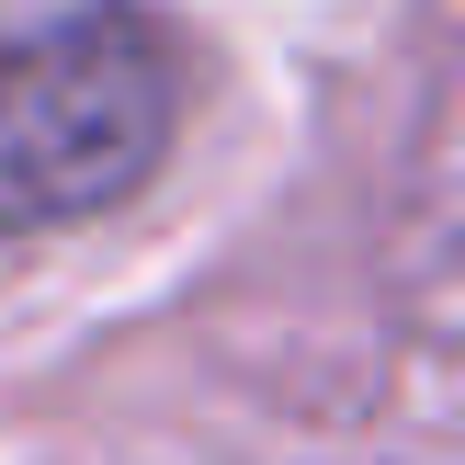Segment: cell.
I'll return each mask as SVG.
<instances>
[{"mask_svg":"<svg viewBox=\"0 0 465 465\" xmlns=\"http://www.w3.org/2000/svg\"><path fill=\"white\" fill-rule=\"evenodd\" d=\"M171 136L148 0H0V227L125 204Z\"/></svg>","mask_w":465,"mask_h":465,"instance_id":"cell-1","label":"cell"}]
</instances>
